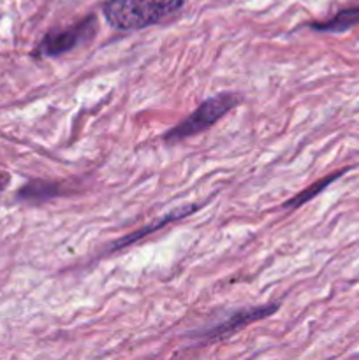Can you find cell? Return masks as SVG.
<instances>
[{
  "mask_svg": "<svg viewBox=\"0 0 359 360\" xmlns=\"http://www.w3.org/2000/svg\"><path fill=\"white\" fill-rule=\"evenodd\" d=\"M183 7V0H109L104 16L118 30H141L168 20Z\"/></svg>",
  "mask_w": 359,
  "mask_h": 360,
  "instance_id": "1",
  "label": "cell"
},
{
  "mask_svg": "<svg viewBox=\"0 0 359 360\" xmlns=\"http://www.w3.org/2000/svg\"><path fill=\"white\" fill-rule=\"evenodd\" d=\"M238 102L239 98L231 94H220L208 98V101H204L192 115L187 116L180 125H176L175 129L165 132L164 141L169 144L178 143V141H183L187 139V137L196 136V134L210 129V127H213L218 120L224 118Z\"/></svg>",
  "mask_w": 359,
  "mask_h": 360,
  "instance_id": "2",
  "label": "cell"
},
{
  "mask_svg": "<svg viewBox=\"0 0 359 360\" xmlns=\"http://www.w3.org/2000/svg\"><path fill=\"white\" fill-rule=\"evenodd\" d=\"M95 18L90 16L87 20L80 21L74 27L65 28V30H55L46 34V37L42 39L41 44L37 46V55L39 56H58L63 53L70 51L76 46H80L83 42V39L90 37L94 34L95 28Z\"/></svg>",
  "mask_w": 359,
  "mask_h": 360,
  "instance_id": "3",
  "label": "cell"
},
{
  "mask_svg": "<svg viewBox=\"0 0 359 360\" xmlns=\"http://www.w3.org/2000/svg\"><path fill=\"white\" fill-rule=\"evenodd\" d=\"M277 309H278L277 304H271V306H259V308L243 309V311L234 313V315L229 316L225 322L217 323V326L211 327V329L204 330L203 333L204 341L225 340V338H229L231 334L238 333L239 329H243V327L248 326V323L257 322V320H263V319H266V316L273 315Z\"/></svg>",
  "mask_w": 359,
  "mask_h": 360,
  "instance_id": "4",
  "label": "cell"
},
{
  "mask_svg": "<svg viewBox=\"0 0 359 360\" xmlns=\"http://www.w3.org/2000/svg\"><path fill=\"white\" fill-rule=\"evenodd\" d=\"M197 207H199V206H196V204H194V206H187V207H183V210H176V211H172V213L165 214V217L158 218V221H153V224H148L146 227L139 229V231L132 232V234H129V236H127V238H122V239H120V241H116L115 245H111V252H115V250H122V248H125V246L132 245V243L139 241V239L146 238L148 234H151V232H155V231H158V229L165 227V225L171 224V221L182 220V218L189 217V214H192L194 211L197 210Z\"/></svg>",
  "mask_w": 359,
  "mask_h": 360,
  "instance_id": "5",
  "label": "cell"
},
{
  "mask_svg": "<svg viewBox=\"0 0 359 360\" xmlns=\"http://www.w3.org/2000/svg\"><path fill=\"white\" fill-rule=\"evenodd\" d=\"M359 25V6L351 7V9H344L327 21H317L310 27L317 32H331V34H338V32H345L348 28Z\"/></svg>",
  "mask_w": 359,
  "mask_h": 360,
  "instance_id": "6",
  "label": "cell"
},
{
  "mask_svg": "<svg viewBox=\"0 0 359 360\" xmlns=\"http://www.w3.org/2000/svg\"><path fill=\"white\" fill-rule=\"evenodd\" d=\"M58 193L60 186L56 183L35 179V181H30L18 192V199L25 200V202H44V200L56 197Z\"/></svg>",
  "mask_w": 359,
  "mask_h": 360,
  "instance_id": "7",
  "label": "cell"
},
{
  "mask_svg": "<svg viewBox=\"0 0 359 360\" xmlns=\"http://www.w3.org/2000/svg\"><path fill=\"white\" fill-rule=\"evenodd\" d=\"M345 171H347V169H344V171L334 172V174H329V176H326V178H324V179H320V181L313 183L312 186H308V188H306V190L299 192L298 195L294 197V199L287 200V202H285V207H299V206H301V204H305V202H308V200H312L313 197L319 195V193L322 192V190L326 188V186H329L331 183L336 181V179L340 178V176L344 174Z\"/></svg>",
  "mask_w": 359,
  "mask_h": 360,
  "instance_id": "8",
  "label": "cell"
},
{
  "mask_svg": "<svg viewBox=\"0 0 359 360\" xmlns=\"http://www.w3.org/2000/svg\"><path fill=\"white\" fill-rule=\"evenodd\" d=\"M7 185H9V176H7L6 172H0V192H2Z\"/></svg>",
  "mask_w": 359,
  "mask_h": 360,
  "instance_id": "9",
  "label": "cell"
}]
</instances>
